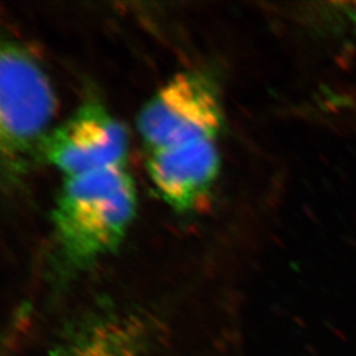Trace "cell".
<instances>
[{
  "instance_id": "cell-4",
  "label": "cell",
  "mask_w": 356,
  "mask_h": 356,
  "mask_svg": "<svg viewBox=\"0 0 356 356\" xmlns=\"http://www.w3.org/2000/svg\"><path fill=\"white\" fill-rule=\"evenodd\" d=\"M129 138L126 127L102 103L90 99L63 124L51 129L41 159L63 173L78 177L126 166Z\"/></svg>"
},
{
  "instance_id": "cell-6",
  "label": "cell",
  "mask_w": 356,
  "mask_h": 356,
  "mask_svg": "<svg viewBox=\"0 0 356 356\" xmlns=\"http://www.w3.org/2000/svg\"><path fill=\"white\" fill-rule=\"evenodd\" d=\"M51 356H156L148 327L138 317L106 316L76 330Z\"/></svg>"
},
{
  "instance_id": "cell-3",
  "label": "cell",
  "mask_w": 356,
  "mask_h": 356,
  "mask_svg": "<svg viewBox=\"0 0 356 356\" xmlns=\"http://www.w3.org/2000/svg\"><path fill=\"white\" fill-rule=\"evenodd\" d=\"M223 111L214 83L200 72L172 76L143 106L138 116L148 152L189 141L216 140Z\"/></svg>"
},
{
  "instance_id": "cell-5",
  "label": "cell",
  "mask_w": 356,
  "mask_h": 356,
  "mask_svg": "<svg viewBox=\"0 0 356 356\" xmlns=\"http://www.w3.org/2000/svg\"><path fill=\"white\" fill-rule=\"evenodd\" d=\"M148 153L149 178L170 207L188 213L209 198L220 170L216 140L189 141Z\"/></svg>"
},
{
  "instance_id": "cell-2",
  "label": "cell",
  "mask_w": 356,
  "mask_h": 356,
  "mask_svg": "<svg viewBox=\"0 0 356 356\" xmlns=\"http://www.w3.org/2000/svg\"><path fill=\"white\" fill-rule=\"evenodd\" d=\"M57 103L51 81L20 42L3 41L0 56V148L3 175L19 181L41 159Z\"/></svg>"
},
{
  "instance_id": "cell-1",
  "label": "cell",
  "mask_w": 356,
  "mask_h": 356,
  "mask_svg": "<svg viewBox=\"0 0 356 356\" xmlns=\"http://www.w3.org/2000/svg\"><path fill=\"white\" fill-rule=\"evenodd\" d=\"M136 207V186L126 166L64 178L53 209V231L65 269L83 270L114 254Z\"/></svg>"
}]
</instances>
